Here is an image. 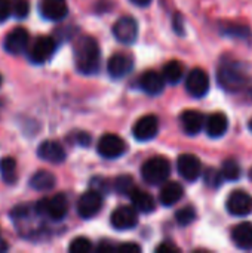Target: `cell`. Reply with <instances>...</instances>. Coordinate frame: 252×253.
I'll list each match as a JSON object with an SVG mask.
<instances>
[{
  "instance_id": "4dcf8cb0",
  "label": "cell",
  "mask_w": 252,
  "mask_h": 253,
  "mask_svg": "<svg viewBox=\"0 0 252 253\" xmlns=\"http://www.w3.org/2000/svg\"><path fill=\"white\" fill-rule=\"evenodd\" d=\"M68 251L71 253H88L92 251V243L86 237H76L71 240Z\"/></svg>"
},
{
  "instance_id": "44dd1931",
  "label": "cell",
  "mask_w": 252,
  "mask_h": 253,
  "mask_svg": "<svg viewBox=\"0 0 252 253\" xmlns=\"http://www.w3.org/2000/svg\"><path fill=\"white\" fill-rule=\"evenodd\" d=\"M232 240L236 248L242 251H252V224L241 222L232 230Z\"/></svg>"
},
{
  "instance_id": "d6a6232c",
  "label": "cell",
  "mask_w": 252,
  "mask_h": 253,
  "mask_svg": "<svg viewBox=\"0 0 252 253\" xmlns=\"http://www.w3.org/2000/svg\"><path fill=\"white\" fill-rule=\"evenodd\" d=\"M156 252L159 253H177L180 252V249L175 246V245H172V243H169V242H165V243H162V245H159L157 248H156Z\"/></svg>"
},
{
  "instance_id": "8d00e7d4",
  "label": "cell",
  "mask_w": 252,
  "mask_h": 253,
  "mask_svg": "<svg viewBox=\"0 0 252 253\" xmlns=\"http://www.w3.org/2000/svg\"><path fill=\"white\" fill-rule=\"evenodd\" d=\"M97 251H98V252H111V251H116V248L111 246L108 242H102V243L97 248Z\"/></svg>"
},
{
  "instance_id": "30bf717a",
  "label": "cell",
  "mask_w": 252,
  "mask_h": 253,
  "mask_svg": "<svg viewBox=\"0 0 252 253\" xmlns=\"http://www.w3.org/2000/svg\"><path fill=\"white\" fill-rule=\"evenodd\" d=\"M186 89L193 98H203L209 90V77L205 70L193 68L186 79Z\"/></svg>"
},
{
  "instance_id": "5b68a950",
  "label": "cell",
  "mask_w": 252,
  "mask_h": 253,
  "mask_svg": "<svg viewBox=\"0 0 252 253\" xmlns=\"http://www.w3.org/2000/svg\"><path fill=\"white\" fill-rule=\"evenodd\" d=\"M28 59L33 64H45L49 61L55 50H56V42L53 37L49 36H39L31 44H28Z\"/></svg>"
},
{
  "instance_id": "6da1fadb",
  "label": "cell",
  "mask_w": 252,
  "mask_h": 253,
  "mask_svg": "<svg viewBox=\"0 0 252 253\" xmlns=\"http://www.w3.org/2000/svg\"><path fill=\"white\" fill-rule=\"evenodd\" d=\"M101 50L92 36H82L74 42V65L79 73L92 76L100 71Z\"/></svg>"
},
{
  "instance_id": "ab89813d",
  "label": "cell",
  "mask_w": 252,
  "mask_h": 253,
  "mask_svg": "<svg viewBox=\"0 0 252 253\" xmlns=\"http://www.w3.org/2000/svg\"><path fill=\"white\" fill-rule=\"evenodd\" d=\"M250 130H251V132H252V119H251V120H250Z\"/></svg>"
},
{
  "instance_id": "3957f363",
  "label": "cell",
  "mask_w": 252,
  "mask_h": 253,
  "mask_svg": "<svg viewBox=\"0 0 252 253\" xmlns=\"http://www.w3.org/2000/svg\"><path fill=\"white\" fill-rule=\"evenodd\" d=\"M171 175V163L165 157H151L141 168L143 179L150 185H160L166 182Z\"/></svg>"
},
{
  "instance_id": "60d3db41",
  "label": "cell",
  "mask_w": 252,
  "mask_h": 253,
  "mask_svg": "<svg viewBox=\"0 0 252 253\" xmlns=\"http://www.w3.org/2000/svg\"><path fill=\"white\" fill-rule=\"evenodd\" d=\"M0 84H1V76H0Z\"/></svg>"
},
{
  "instance_id": "74e56055",
  "label": "cell",
  "mask_w": 252,
  "mask_h": 253,
  "mask_svg": "<svg viewBox=\"0 0 252 253\" xmlns=\"http://www.w3.org/2000/svg\"><path fill=\"white\" fill-rule=\"evenodd\" d=\"M131 1H132L134 4H137V6H141V7H144V6H149L151 0H131Z\"/></svg>"
},
{
  "instance_id": "e0dca14e",
  "label": "cell",
  "mask_w": 252,
  "mask_h": 253,
  "mask_svg": "<svg viewBox=\"0 0 252 253\" xmlns=\"http://www.w3.org/2000/svg\"><path fill=\"white\" fill-rule=\"evenodd\" d=\"M37 156L45 160V162H49V163H53V165H59L65 160L67 154H65V150L64 147L56 142V141H45L39 145V150H37Z\"/></svg>"
},
{
  "instance_id": "9c48e42d",
  "label": "cell",
  "mask_w": 252,
  "mask_h": 253,
  "mask_svg": "<svg viewBox=\"0 0 252 253\" xmlns=\"http://www.w3.org/2000/svg\"><path fill=\"white\" fill-rule=\"evenodd\" d=\"M30 44V34L24 27H15L10 30L3 42V47L10 55H21Z\"/></svg>"
},
{
  "instance_id": "4316f807",
  "label": "cell",
  "mask_w": 252,
  "mask_h": 253,
  "mask_svg": "<svg viewBox=\"0 0 252 253\" xmlns=\"http://www.w3.org/2000/svg\"><path fill=\"white\" fill-rule=\"evenodd\" d=\"M221 176L227 181H238L242 175V168L235 159H227L221 166Z\"/></svg>"
},
{
  "instance_id": "7c38bea8",
  "label": "cell",
  "mask_w": 252,
  "mask_h": 253,
  "mask_svg": "<svg viewBox=\"0 0 252 253\" xmlns=\"http://www.w3.org/2000/svg\"><path fill=\"white\" fill-rule=\"evenodd\" d=\"M134 70V59L128 53H114L108 58L107 71L111 79L120 80L125 79Z\"/></svg>"
},
{
  "instance_id": "8fae6325",
  "label": "cell",
  "mask_w": 252,
  "mask_h": 253,
  "mask_svg": "<svg viewBox=\"0 0 252 253\" xmlns=\"http://www.w3.org/2000/svg\"><path fill=\"white\" fill-rule=\"evenodd\" d=\"M111 227L117 231H126L132 230L138 224V213L134 206H120L116 211H113L110 218Z\"/></svg>"
},
{
  "instance_id": "ba28073f",
  "label": "cell",
  "mask_w": 252,
  "mask_h": 253,
  "mask_svg": "<svg viewBox=\"0 0 252 253\" xmlns=\"http://www.w3.org/2000/svg\"><path fill=\"white\" fill-rule=\"evenodd\" d=\"M102 208V196L97 190H89L77 200V213L83 219L94 218Z\"/></svg>"
},
{
  "instance_id": "52a82bcc",
  "label": "cell",
  "mask_w": 252,
  "mask_h": 253,
  "mask_svg": "<svg viewBox=\"0 0 252 253\" xmlns=\"http://www.w3.org/2000/svg\"><path fill=\"white\" fill-rule=\"evenodd\" d=\"M227 212L238 218H245L252 213V197L244 190H235L230 193L226 202Z\"/></svg>"
},
{
  "instance_id": "603a6c76",
  "label": "cell",
  "mask_w": 252,
  "mask_h": 253,
  "mask_svg": "<svg viewBox=\"0 0 252 253\" xmlns=\"http://www.w3.org/2000/svg\"><path fill=\"white\" fill-rule=\"evenodd\" d=\"M184 196V188L178 182H166L160 193H159V200L163 206H174L177 205Z\"/></svg>"
},
{
  "instance_id": "836d02e7",
  "label": "cell",
  "mask_w": 252,
  "mask_h": 253,
  "mask_svg": "<svg viewBox=\"0 0 252 253\" xmlns=\"http://www.w3.org/2000/svg\"><path fill=\"white\" fill-rule=\"evenodd\" d=\"M10 15V7L7 0H0V24L4 22Z\"/></svg>"
},
{
  "instance_id": "cb8c5ba5",
  "label": "cell",
  "mask_w": 252,
  "mask_h": 253,
  "mask_svg": "<svg viewBox=\"0 0 252 253\" xmlns=\"http://www.w3.org/2000/svg\"><path fill=\"white\" fill-rule=\"evenodd\" d=\"M55 176L49 170H37L31 178H30V187L37 191H48L55 187Z\"/></svg>"
},
{
  "instance_id": "f546056e",
  "label": "cell",
  "mask_w": 252,
  "mask_h": 253,
  "mask_svg": "<svg viewBox=\"0 0 252 253\" xmlns=\"http://www.w3.org/2000/svg\"><path fill=\"white\" fill-rule=\"evenodd\" d=\"M195 219H196V211H195L192 206H186V208L180 209V211L175 213V221H177V224L181 225V227L190 225Z\"/></svg>"
},
{
  "instance_id": "5bb4252c",
  "label": "cell",
  "mask_w": 252,
  "mask_h": 253,
  "mask_svg": "<svg viewBox=\"0 0 252 253\" xmlns=\"http://www.w3.org/2000/svg\"><path fill=\"white\" fill-rule=\"evenodd\" d=\"M177 169L183 179L195 182L202 173V163L195 154H181L177 160Z\"/></svg>"
},
{
  "instance_id": "b9f144b4",
  "label": "cell",
  "mask_w": 252,
  "mask_h": 253,
  "mask_svg": "<svg viewBox=\"0 0 252 253\" xmlns=\"http://www.w3.org/2000/svg\"><path fill=\"white\" fill-rule=\"evenodd\" d=\"M251 178H252V170H251Z\"/></svg>"
},
{
  "instance_id": "484cf974",
  "label": "cell",
  "mask_w": 252,
  "mask_h": 253,
  "mask_svg": "<svg viewBox=\"0 0 252 253\" xmlns=\"http://www.w3.org/2000/svg\"><path fill=\"white\" fill-rule=\"evenodd\" d=\"M162 76H163L165 82H168L171 84H177L184 76V67L180 61H169L165 64Z\"/></svg>"
},
{
  "instance_id": "1f68e13d",
  "label": "cell",
  "mask_w": 252,
  "mask_h": 253,
  "mask_svg": "<svg viewBox=\"0 0 252 253\" xmlns=\"http://www.w3.org/2000/svg\"><path fill=\"white\" fill-rule=\"evenodd\" d=\"M203 179H205V184L211 188H218L221 184H223V176H221V172L214 169V168H209L205 170L203 173Z\"/></svg>"
},
{
  "instance_id": "83f0119b",
  "label": "cell",
  "mask_w": 252,
  "mask_h": 253,
  "mask_svg": "<svg viewBox=\"0 0 252 253\" xmlns=\"http://www.w3.org/2000/svg\"><path fill=\"white\" fill-rule=\"evenodd\" d=\"M135 182H134V178L129 176V175H120L114 179L113 182V188L119 193V194H123V196H129V193L135 188Z\"/></svg>"
},
{
  "instance_id": "f35d334b",
  "label": "cell",
  "mask_w": 252,
  "mask_h": 253,
  "mask_svg": "<svg viewBox=\"0 0 252 253\" xmlns=\"http://www.w3.org/2000/svg\"><path fill=\"white\" fill-rule=\"evenodd\" d=\"M6 251H7V245L3 240H0V253L6 252Z\"/></svg>"
},
{
  "instance_id": "9a60e30c",
  "label": "cell",
  "mask_w": 252,
  "mask_h": 253,
  "mask_svg": "<svg viewBox=\"0 0 252 253\" xmlns=\"http://www.w3.org/2000/svg\"><path fill=\"white\" fill-rule=\"evenodd\" d=\"M157 132H159V119L153 114H147L140 120H137L132 129V133L138 141H150L157 135Z\"/></svg>"
},
{
  "instance_id": "d6986e66",
  "label": "cell",
  "mask_w": 252,
  "mask_h": 253,
  "mask_svg": "<svg viewBox=\"0 0 252 253\" xmlns=\"http://www.w3.org/2000/svg\"><path fill=\"white\" fill-rule=\"evenodd\" d=\"M183 130L187 135H198L205 126V116L196 110H186L180 117Z\"/></svg>"
},
{
  "instance_id": "277c9868",
  "label": "cell",
  "mask_w": 252,
  "mask_h": 253,
  "mask_svg": "<svg viewBox=\"0 0 252 253\" xmlns=\"http://www.w3.org/2000/svg\"><path fill=\"white\" fill-rule=\"evenodd\" d=\"M34 211L45 218L52 221H61L65 218L68 212V200L64 194H56L53 197L42 199L36 203Z\"/></svg>"
},
{
  "instance_id": "7402d4cb",
  "label": "cell",
  "mask_w": 252,
  "mask_h": 253,
  "mask_svg": "<svg viewBox=\"0 0 252 253\" xmlns=\"http://www.w3.org/2000/svg\"><path fill=\"white\" fill-rule=\"evenodd\" d=\"M131 200H132V205L134 208L138 211V212H143V213H151L154 209H156V203H154V199L144 190L135 187L129 196H128Z\"/></svg>"
},
{
  "instance_id": "d590c367",
  "label": "cell",
  "mask_w": 252,
  "mask_h": 253,
  "mask_svg": "<svg viewBox=\"0 0 252 253\" xmlns=\"http://www.w3.org/2000/svg\"><path fill=\"white\" fill-rule=\"evenodd\" d=\"M76 138H77V142L80 145H83V147H86L91 142V136L88 133H85V132H80L79 135H76Z\"/></svg>"
},
{
  "instance_id": "ac0fdd59",
  "label": "cell",
  "mask_w": 252,
  "mask_h": 253,
  "mask_svg": "<svg viewBox=\"0 0 252 253\" xmlns=\"http://www.w3.org/2000/svg\"><path fill=\"white\" fill-rule=\"evenodd\" d=\"M165 79L154 70H149L140 77V87L149 95H159L165 89Z\"/></svg>"
},
{
  "instance_id": "2e32d148",
  "label": "cell",
  "mask_w": 252,
  "mask_h": 253,
  "mask_svg": "<svg viewBox=\"0 0 252 253\" xmlns=\"http://www.w3.org/2000/svg\"><path fill=\"white\" fill-rule=\"evenodd\" d=\"M39 12L48 21H61L68 13V4L67 0H40Z\"/></svg>"
},
{
  "instance_id": "4fadbf2b",
  "label": "cell",
  "mask_w": 252,
  "mask_h": 253,
  "mask_svg": "<svg viewBox=\"0 0 252 253\" xmlns=\"http://www.w3.org/2000/svg\"><path fill=\"white\" fill-rule=\"evenodd\" d=\"M114 37L125 44H132L138 37V22L132 16H123L113 25Z\"/></svg>"
},
{
  "instance_id": "e575fe53",
  "label": "cell",
  "mask_w": 252,
  "mask_h": 253,
  "mask_svg": "<svg viewBox=\"0 0 252 253\" xmlns=\"http://www.w3.org/2000/svg\"><path fill=\"white\" fill-rule=\"evenodd\" d=\"M117 252L122 253H132V252H141V248L138 245H134V243H125V245H120L116 248Z\"/></svg>"
},
{
  "instance_id": "8992f818",
  "label": "cell",
  "mask_w": 252,
  "mask_h": 253,
  "mask_svg": "<svg viewBox=\"0 0 252 253\" xmlns=\"http://www.w3.org/2000/svg\"><path fill=\"white\" fill-rule=\"evenodd\" d=\"M128 150V145L125 139L114 133H105L98 139L97 144V151L101 157L104 159H117L123 156Z\"/></svg>"
},
{
  "instance_id": "ffe728a7",
  "label": "cell",
  "mask_w": 252,
  "mask_h": 253,
  "mask_svg": "<svg viewBox=\"0 0 252 253\" xmlns=\"http://www.w3.org/2000/svg\"><path fill=\"white\" fill-rule=\"evenodd\" d=\"M205 129L208 136L211 138H221L227 129H229V119L224 113L218 111V113H212L206 122H205Z\"/></svg>"
},
{
  "instance_id": "f1b7e54d",
  "label": "cell",
  "mask_w": 252,
  "mask_h": 253,
  "mask_svg": "<svg viewBox=\"0 0 252 253\" xmlns=\"http://www.w3.org/2000/svg\"><path fill=\"white\" fill-rule=\"evenodd\" d=\"M7 1H9L10 13H13L15 18H18V19L27 18V15L30 12L28 0H7Z\"/></svg>"
},
{
  "instance_id": "7a4b0ae2",
  "label": "cell",
  "mask_w": 252,
  "mask_h": 253,
  "mask_svg": "<svg viewBox=\"0 0 252 253\" xmlns=\"http://www.w3.org/2000/svg\"><path fill=\"white\" fill-rule=\"evenodd\" d=\"M217 79L221 87L229 92H236L250 82V73L242 62H223L218 68Z\"/></svg>"
},
{
  "instance_id": "d4e9b609",
  "label": "cell",
  "mask_w": 252,
  "mask_h": 253,
  "mask_svg": "<svg viewBox=\"0 0 252 253\" xmlns=\"http://www.w3.org/2000/svg\"><path fill=\"white\" fill-rule=\"evenodd\" d=\"M0 175L7 185H12L18 181V168L13 157H4L0 160Z\"/></svg>"
}]
</instances>
